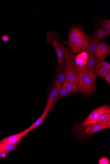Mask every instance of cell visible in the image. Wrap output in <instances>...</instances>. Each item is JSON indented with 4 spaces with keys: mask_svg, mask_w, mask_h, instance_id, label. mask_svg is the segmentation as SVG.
<instances>
[{
    "mask_svg": "<svg viewBox=\"0 0 110 164\" xmlns=\"http://www.w3.org/2000/svg\"><path fill=\"white\" fill-rule=\"evenodd\" d=\"M110 53L109 46L107 43L102 42L98 46L96 54L98 60L102 62Z\"/></svg>",
    "mask_w": 110,
    "mask_h": 164,
    "instance_id": "9",
    "label": "cell"
},
{
    "mask_svg": "<svg viewBox=\"0 0 110 164\" xmlns=\"http://www.w3.org/2000/svg\"><path fill=\"white\" fill-rule=\"evenodd\" d=\"M102 62L100 61L98 59L93 57H90L89 60L88 65L90 68L89 72L98 75L99 70L101 66Z\"/></svg>",
    "mask_w": 110,
    "mask_h": 164,
    "instance_id": "14",
    "label": "cell"
},
{
    "mask_svg": "<svg viewBox=\"0 0 110 164\" xmlns=\"http://www.w3.org/2000/svg\"><path fill=\"white\" fill-rule=\"evenodd\" d=\"M85 34L84 33L80 36L78 37L77 38L71 39H69L67 40L66 41L64 42V44L68 45L70 47H71L74 43L80 39Z\"/></svg>",
    "mask_w": 110,
    "mask_h": 164,
    "instance_id": "23",
    "label": "cell"
},
{
    "mask_svg": "<svg viewBox=\"0 0 110 164\" xmlns=\"http://www.w3.org/2000/svg\"><path fill=\"white\" fill-rule=\"evenodd\" d=\"M80 82L78 89L83 94H90L95 88L96 80L97 75L91 72L79 73Z\"/></svg>",
    "mask_w": 110,
    "mask_h": 164,
    "instance_id": "3",
    "label": "cell"
},
{
    "mask_svg": "<svg viewBox=\"0 0 110 164\" xmlns=\"http://www.w3.org/2000/svg\"><path fill=\"white\" fill-rule=\"evenodd\" d=\"M106 128V125H100L97 124L82 125L76 124L74 126V133L81 136L88 135H92L97 131Z\"/></svg>",
    "mask_w": 110,
    "mask_h": 164,
    "instance_id": "4",
    "label": "cell"
},
{
    "mask_svg": "<svg viewBox=\"0 0 110 164\" xmlns=\"http://www.w3.org/2000/svg\"><path fill=\"white\" fill-rule=\"evenodd\" d=\"M1 144H2V142H1V141L0 142V147H1Z\"/></svg>",
    "mask_w": 110,
    "mask_h": 164,
    "instance_id": "31",
    "label": "cell"
},
{
    "mask_svg": "<svg viewBox=\"0 0 110 164\" xmlns=\"http://www.w3.org/2000/svg\"><path fill=\"white\" fill-rule=\"evenodd\" d=\"M62 86L56 80L55 81L47 101L51 102L54 105L59 99V91Z\"/></svg>",
    "mask_w": 110,
    "mask_h": 164,
    "instance_id": "12",
    "label": "cell"
},
{
    "mask_svg": "<svg viewBox=\"0 0 110 164\" xmlns=\"http://www.w3.org/2000/svg\"><path fill=\"white\" fill-rule=\"evenodd\" d=\"M110 73V69L102 67L100 69L98 75L99 76L101 77L103 79H105L106 75Z\"/></svg>",
    "mask_w": 110,
    "mask_h": 164,
    "instance_id": "22",
    "label": "cell"
},
{
    "mask_svg": "<svg viewBox=\"0 0 110 164\" xmlns=\"http://www.w3.org/2000/svg\"><path fill=\"white\" fill-rule=\"evenodd\" d=\"M29 132V129L28 128L19 134L6 138L1 141L4 144L7 143L12 144L18 143L21 139Z\"/></svg>",
    "mask_w": 110,
    "mask_h": 164,
    "instance_id": "13",
    "label": "cell"
},
{
    "mask_svg": "<svg viewBox=\"0 0 110 164\" xmlns=\"http://www.w3.org/2000/svg\"><path fill=\"white\" fill-rule=\"evenodd\" d=\"M7 156V153H6L5 152V151L3 152L1 156V158H5Z\"/></svg>",
    "mask_w": 110,
    "mask_h": 164,
    "instance_id": "29",
    "label": "cell"
},
{
    "mask_svg": "<svg viewBox=\"0 0 110 164\" xmlns=\"http://www.w3.org/2000/svg\"><path fill=\"white\" fill-rule=\"evenodd\" d=\"M110 112V107L108 105L97 108L90 114L82 125H87L90 124H96L97 120L101 115L104 113H109Z\"/></svg>",
    "mask_w": 110,
    "mask_h": 164,
    "instance_id": "6",
    "label": "cell"
},
{
    "mask_svg": "<svg viewBox=\"0 0 110 164\" xmlns=\"http://www.w3.org/2000/svg\"><path fill=\"white\" fill-rule=\"evenodd\" d=\"M99 25L102 28L110 32V20H105L101 22Z\"/></svg>",
    "mask_w": 110,
    "mask_h": 164,
    "instance_id": "21",
    "label": "cell"
},
{
    "mask_svg": "<svg viewBox=\"0 0 110 164\" xmlns=\"http://www.w3.org/2000/svg\"><path fill=\"white\" fill-rule=\"evenodd\" d=\"M99 164H109V162L108 159L105 157H102L100 158L99 162Z\"/></svg>",
    "mask_w": 110,
    "mask_h": 164,
    "instance_id": "24",
    "label": "cell"
},
{
    "mask_svg": "<svg viewBox=\"0 0 110 164\" xmlns=\"http://www.w3.org/2000/svg\"><path fill=\"white\" fill-rule=\"evenodd\" d=\"M69 95L66 83H64L59 89V98H62Z\"/></svg>",
    "mask_w": 110,
    "mask_h": 164,
    "instance_id": "19",
    "label": "cell"
},
{
    "mask_svg": "<svg viewBox=\"0 0 110 164\" xmlns=\"http://www.w3.org/2000/svg\"><path fill=\"white\" fill-rule=\"evenodd\" d=\"M1 39L3 41L7 42L10 40V37L7 35H5L1 37Z\"/></svg>",
    "mask_w": 110,
    "mask_h": 164,
    "instance_id": "26",
    "label": "cell"
},
{
    "mask_svg": "<svg viewBox=\"0 0 110 164\" xmlns=\"http://www.w3.org/2000/svg\"><path fill=\"white\" fill-rule=\"evenodd\" d=\"M18 143L12 144L5 143L4 144V149L7 153H8L13 150L17 146Z\"/></svg>",
    "mask_w": 110,
    "mask_h": 164,
    "instance_id": "20",
    "label": "cell"
},
{
    "mask_svg": "<svg viewBox=\"0 0 110 164\" xmlns=\"http://www.w3.org/2000/svg\"><path fill=\"white\" fill-rule=\"evenodd\" d=\"M4 144L2 142V144L0 147V159L1 158L2 154L3 152L4 151Z\"/></svg>",
    "mask_w": 110,
    "mask_h": 164,
    "instance_id": "27",
    "label": "cell"
},
{
    "mask_svg": "<svg viewBox=\"0 0 110 164\" xmlns=\"http://www.w3.org/2000/svg\"><path fill=\"white\" fill-rule=\"evenodd\" d=\"M101 65L103 67L110 69V65L108 62L103 61L102 62Z\"/></svg>",
    "mask_w": 110,
    "mask_h": 164,
    "instance_id": "25",
    "label": "cell"
},
{
    "mask_svg": "<svg viewBox=\"0 0 110 164\" xmlns=\"http://www.w3.org/2000/svg\"><path fill=\"white\" fill-rule=\"evenodd\" d=\"M65 60L71 61L75 68L79 73L89 72L90 68L88 63L90 56L87 52H83L80 54L74 53L70 51L69 49L65 47Z\"/></svg>",
    "mask_w": 110,
    "mask_h": 164,
    "instance_id": "1",
    "label": "cell"
},
{
    "mask_svg": "<svg viewBox=\"0 0 110 164\" xmlns=\"http://www.w3.org/2000/svg\"><path fill=\"white\" fill-rule=\"evenodd\" d=\"M93 35L100 41V40L104 38L106 36H109L110 32H109L100 27H98L93 33Z\"/></svg>",
    "mask_w": 110,
    "mask_h": 164,
    "instance_id": "15",
    "label": "cell"
},
{
    "mask_svg": "<svg viewBox=\"0 0 110 164\" xmlns=\"http://www.w3.org/2000/svg\"><path fill=\"white\" fill-rule=\"evenodd\" d=\"M106 128H109L110 127V120L106 123Z\"/></svg>",
    "mask_w": 110,
    "mask_h": 164,
    "instance_id": "30",
    "label": "cell"
},
{
    "mask_svg": "<svg viewBox=\"0 0 110 164\" xmlns=\"http://www.w3.org/2000/svg\"><path fill=\"white\" fill-rule=\"evenodd\" d=\"M66 75V69L65 63L62 65H58L56 70V81L62 86L65 83Z\"/></svg>",
    "mask_w": 110,
    "mask_h": 164,
    "instance_id": "11",
    "label": "cell"
},
{
    "mask_svg": "<svg viewBox=\"0 0 110 164\" xmlns=\"http://www.w3.org/2000/svg\"><path fill=\"white\" fill-rule=\"evenodd\" d=\"M65 83L69 95L76 94L78 90V86L70 83Z\"/></svg>",
    "mask_w": 110,
    "mask_h": 164,
    "instance_id": "18",
    "label": "cell"
},
{
    "mask_svg": "<svg viewBox=\"0 0 110 164\" xmlns=\"http://www.w3.org/2000/svg\"><path fill=\"white\" fill-rule=\"evenodd\" d=\"M110 120V114L104 113L101 115L97 120V124L100 125H106L109 120Z\"/></svg>",
    "mask_w": 110,
    "mask_h": 164,
    "instance_id": "17",
    "label": "cell"
},
{
    "mask_svg": "<svg viewBox=\"0 0 110 164\" xmlns=\"http://www.w3.org/2000/svg\"><path fill=\"white\" fill-rule=\"evenodd\" d=\"M65 60L66 69L65 83H70L78 86L80 82L79 73L75 68L71 61L68 60Z\"/></svg>",
    "mask_w": 110,
    "mask_h": 164,
    "instance_id": "5",
    "label": "cell"
},
{
    "mask_svg": "<svg viewBox=\"0 0 110 164\" xmlns=\"http://www.w3.org/2000/svg\"><path fill=\"white\" fill-rule=\"evenodd\" d=\"M100 41L96 37L91 35L89 38V42L86 49V51L90 57L98 58L96 54V49L98 46L100 44Z\"/></svg>",
    "mask_w": 110,
    "mask_h": 164,
    "instance_id": "8",
    "label": "cell"
},
{
    "mask_svg": "<svg viewBox=\"0 0 110 164\" xmlns=\"http://www.w3.org/2000/svg\"><path fill=\"white\" fill-rule=\"evenodd\" d=\"M89 42V36L85 34L70 47L69 49L74 53L78 54L86 50Z\"/></svg>",
    "mask_w": 110,
    "mask_h": 164,
    "instance_id": "7",
    "label": "cell"
},
{
    "mask_svg": "<svg viewBox=\"0 0 110 164\" xmlns=\"http://www.w3.org/2000/svg\"><path fill=\"white\" fill-rule=\"evenodd\" d=\"M46 41L48 44L52 46L56 51L58 65L65 63V49L62 37L57 33L49 31L47 32Z\"/></svg>",
    "mask_w": 110,
    "mask_h": 164,
    "instance_id": "2",
    "label": "cell"
},
{
    "mask_svg": "<svg viewBox=\"0 0 110 164\" xmlns=\"http://www.w3.org/2000/svg\"><path fill=\"white\" fill-rule=\"evenodd\" d=\"M84 33V30L78 26H74L70 30L69 35L70 39L77 38L80 36L82 34Z\"/></svg>",
    "mask_w": 110,
    "mask_h": 164,
    "instance_id": "16",
    "label": "cell"
},
{
    "mask_svg": "<svg viewBox=\"0 0 110 164\" xmlns=\"http://www.w3.org/2000/svg\"><path fill=\"white\" fill-rule=\"evenodd\" d=\"M54 106L52 103L50 101H47L46 106L43 113L40 117L29 128V132L34 129L38 127L43 122L46 117L47 116L49 112Z\"/></svg>",
    "mask_w": 110,
    "mask_h": 164,
    "instance_id": "10",
    "label": "cell"
},
{
    "mask_svg": "<svg viewBox=\"0 0 110 164\" xmlns=\"http://www.w3.org/2000/svg\"><path fill=\"white\" fill-rule=\"evenodd\" d=\"M105 79L106 81L109 84L110 83V74L109 73L107 75L105 76Z\"/></svg>",
    "mask_w": 110,
    "mask_h": 164,
    "instance_id": "28",
    "label": "cell"
}]
</instances>
